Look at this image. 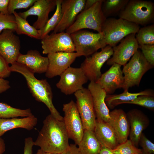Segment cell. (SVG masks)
I'll use <instances>...</instances> for the list:
<instances>
[{"mask_svg": "<svg viewBox=\"0 0 154 154\" xmlns=\"http://www.w3.org/2000/svg\"><path fill=\"white\" fill-rule=\"evenodd\" d=\"M69 139L63 120L50 114L44 120L34 144L45 152L58 154L68 148Z\"/></svg>", "mask_w": 154, "mask_h": 154, "instance_id": "cell-1", "label": "cell"}, {"mask_svg": "<svg viewBox=\"0 0 154 154\" xmlns=\"http://www.w3.org/2000/svg\"><path fill=\"white\" fill-rule=\"evenodd\" d=\"M9 70L11 72H17L23 75L30 92L35 100L45 104L49 110L50 114L55 118L63 120V117L53 105L52 88L46 79H37L35 76V73L30 68L17 62L11 64Z\"/></svg>", "mask_w": 154, "mask_h": 154, "instance_id": "cell-2", "label": "cell"}, {"mask_svg": "<svg viewBox=\"0 0 154 154\" xmlns=\"http://www.w3.org/2000/svg\"><path fill=\"white\" fill-rule=\"evenodd\" d=\"M139 29V25L124 19L109 17L104 23L101 33L107 45L113 47L128 35L136 34Z\"/></svg>", "mask_w": 154, "mask_h": 154, "instance_id": "cell-3", "label": "cell"}, {"mask_svg": "<svg viewBox=\"0 0 154 154\" xmlns=\"http://www.w3.org/2000/svg\"><path fill=\"white\" fill-rule=\"evenodd\" d=\"M103 1L100 0L90 8L83 10L65 32L71 34L84 29H88L101 33L102 26L106 19L102 9Z\"/></svg>", "mask_w": 154, "mask_h": 154, "instance_id": "cell-4", "label": "cell"}, {"mask_svg": "<svg viewBox=\"0 0 154 154\" xmlns=\"http://www.w3.org/2000/svg\"><path fill=\"white\" fill-rule=\"evenodd\" d=\"M70 34L77 57L90 56L107 45L102 33L81 30Z\"/></svg>", "mask_w": 154, "mask_h": 154, "instance_id": "cell-5", "label": "cell"}, {"mask_svg": "<svg viewBox=\"0 0 154 154\" xmlns=\"http://www.w3.org/2000/svg\"><path fill=\"white\" fill-rule=\"evenodd\" d=\"M119 16V18L139 25L145 26L154 21V3L151 1L129 0Z\"/></svg>", "mask_w": 154, "mask_h": 154, "instance_id": "cell-6", "label": "cell"}, {"mask_svg": "<svg viewBox=\"0 0 154 154\" xmlns=\"http://www.w3.org/2000/svg\"><path fill=\"white\" fill-rule=\"evenodd\" d=\"M153 67L145 59L141 52L138 50L129 62L123 66L122 71L124 80L122 88L124 91L128 90L130 88L138 86L145 74Z\"/></svg>", "mask_w": 154, "mask_h": 154, "instance_id": "cell-7", "label": "cell"}, {"mask_svg": "<svg viewBox=\"0 0 154 154\" xmlns=\"http://www.w3.org/2000/svg\"><path fill=\"white\" fill-rule=\"evenodd\" d=\"M63 121L69 138L78 145L82 138L84 129L76 103L71 100L63 105Z\"/></svg>", "mask_w": 154, "mask_h": 154, "instance_id": "cell-8", "label": "cell"}, {"mask_svg": "<svg viewBox=\"0 0 154 154\" xmlns=\"http://www.w3.org/2000/svg\"><path fill=\"white\" fill-rule=\"evenodd\" d=\"M76 104L84 130L94 131L96 119L92 95L83 87L74 93Z\"/></svg>", "mask_w": 154, "mask_h": 154, "instance_id": "cell-9", "label": "cell"}, {"mask_svg": "<svg viewBox=\"0 0 154 154\" xmlns=\"http://www.w3.org/2000/svg\"><path fill=\"white\" fill-rule=\"evenodd\" d=\"M113 54L112 47L107 45L100 52H97L86 57L80 68L88 80L96 82L99 78L102 75L101 68Z\"/></svg>", "mask_w": 154, "mask_h": 154, "instance_id": "cell-10", "label": "cell"}, {"mask_svg": "<svg viewBox=\"0 0 154 154\" xmlns=\"http://www.w3.org/2000/svg\"><path fill=\"white\" fill-rule=\"evenodd\" d=\"M56 87L66 95L74 94L82 89L88 79L80 68L70 67L60 76Z\"/></svg>", "mask_w": 154, "mask_h": 154, "instance_id": "cell-11", "label": "cell"}, {"mask_svg": "<svg viewBox=\"0 0 154 154\" xmlns=\"http://www.w3.org/2000/svg\"><path fill=\"white\" fill-rule=\"evenodd\" d=\"M42 53L74 52L75 46L70 34L66 32L52 33L41 40Z\"/></svg>", "mask_w": 154, "mask_h": 154, "instance_id": "cell-12", "label": "cell"}, {"mask_svg": "<svg viewBox=\"0 0 154 154\" xmlns=\"http://www.w3.org/2000/svg\"><path fill=\"white\" fill-rule=\"evenodd\" d=\"M135 35L132 33L128 35L118 45L112 47L113 54L112 57L107 61V65H112L116 63L123 66L127 63L139 48Z\"/></svg>", "mask_w": 154, "mask_h": 154, "instance_id": "cell-13", "label": "cell"}, {"mask_svg": "<svg viewBox=\"0 0 154 154\" xmlns=\"http://www.w3.org/2000/svg\"><path fill=\"white\" fill-rule=\"evenodd\" d=\"M20 48V38L13 31L4 30L0 34V54L9 64L16 62Z\"/></svg>", "mask_w": 154, "mask_h": 154, "instance_id": "cell-14", "label": "cell"}, {"mask_svg": "<svg viewBox=\"0 0 154 154\" xmlns=\"http://www.w3.org/2000/svg\"><path fill=\"white\" fill-rule=\"evenodd\" d=\"M86 0H62L60 21L53 33L65 32L74 23L78 15L84 9Z\"/></svg>", "mask_w": 154, "mask_h": 154, "instance_id": "cell-15", "label": "cell"}, {"mask_svg": "<svg viewBox=\"0 0 154 154\" xmlns=\"http://www.w3.org/2000/svg\"><path fill=\"white\" fill-rule=\"evenodd\" d=\"M56 7V0H36L27 10L18 13L20 16L27 19L30 15L37 16L33 26L37 30L42 28L49 19L50 13Z\"/></svg>", "mask_w": 154, "mask_h": 154, "instance_id": "cell-16", "label": "cell"}, {"mask_svg": "<svg viewBox=\"0 0 154 154\" xmlns=\"http://www.w3.org/2000/svg\"><path fill=\"white\" fill-rule=\"evenodd\" d=\"M47 55L48 64L45 76L48 78L60 76L77 57L75 52H58Z\"/></svg>", "mask_w": 154, "mask_h": 154, "instance_id": "cell-17", "label": "cell"}, {"mask_svg": "<svg viewBox=\"0 0 154 154\" xmlns=\"http://www.w3.org/2000/svg\"><path fill=\"white\" fill-rule=\"evenodd\" d=\"M121 67L119 64H113L96 82L107 94H113L117 89L122 88L124 80Z\"/></svg>", "mask_w": 154, "mask_h": 154, "instance_id": "cell-18", "label": "cell"}, {"mask_svg": "<svg viewBox=\"0 0 154 154\" xmlns=\"http://www.w3.org/2000/svg\"><path fill=\"white\" fill-rule=\"evenodd\" d=\"M88 88L92 96L97 119L109 123L110 117L109 109L105 102L106 92L95 82H90Z\"/></svg>", "mask_w": 154, "mask_h": 154, "instance_id": "cell-19", "label": "cell"}, {"mask_svg": "<svg viewBox=\"0 0 154 154\" xmlns=\"http://www.w3.org/2000/svg\"><path fill=\"white\" fill-rule=\"evenodd\" d=\"M127 116L130 126L129 139L137 147L143 131L148 125V119L141 111L137 109L129 111Z\"/></svg>", "mask_w": 154, "mask_h": 154, "instance_id": "cell-20", "label": "cell"}, {"mask_svg": "<svg viewBox=\"0 0 154 154\" xmlns=\"http://www.w3.org/2000/svg\"><path fill=\"white\" fill-rule=\"evenodd\" d=\"M94 132L102 147L112 149L119 144L114 130L108 123L96 119Z\"/></svg>", "mask_w": 154, "mask_h": 154, "instance_id": "cell-21", "label": "cell"}, {"mask_svg": "<svg viewBox=\"0 0 154 154\" xmlns=\"http://www.w3.org/2000/svg\"><path fill=\"white\" fill-rule=\"evenodd\" d=\"M110 119L109 122L114 130L119 144L127 139L130 128L127 115L121 109H115L110 112Z\"/></svg>", "mask_w": 154, "mask_h": 154, "instance_id": "cell-22", "label": "cell"}, {"mask_svg": "<svg viewBox=\"0 0 154 154\" xmlns=\"http://www.w3.org/2000/svg\"><path fill=\"white\" fill-rule=\"evenodd\" d=\"M16 62L25 65L35 73H45L48 64V57L42 56L36 50H29L25 54L20 53Z\"/></svg>", "mask_w": 154, "mask_h": 154, "instance_id": "cell-23", "label": "cell"}, {"mask_svg": "<svg viewBox=\"0 0 154 154\" xmlns=\"http://www.w3.org/2000/svg\"><path fill=\"white\" fill-rule=\"evenodd\" d=\"M37 121V118L34 115L22 118H0V137L7 131L16 128L31 130L36 125Z\"/></svg>", "mask_w": 154, "mask_h": 154, "instance_id": "cell-24", "label": "cell"}, {"mask_svg": "<svg viewBox=\"0 0 154 154\" xmlns=\"http://www.w3.org/2000/svg\"><path fill=\"white\" fill-rule=\"evenodd\" d=\"M154 96V91L151 89H147L136 93H131L128 90H124L119 94H107L105 102L107 106L112 108L125 102L133 100L140 96Z\"/></svg>", "mask_w": 154, "mask_h": 154, "instance_id": "cell-25", "label": "cell"}, {"mask_svg": "<svg viewBox=\"0 0 154 154\" xmlns=\"http://www.w3.org/2000/svg\"><path fill=\"white\" fill-rule=\"evenodd\" d=\"M78 145L80 154H99L102 146L94 131L84 130L82 139Z\"/></svg>", "mask_w": 154, "mask_h": 154, "instance_id": "cell-26", "label": "cell"}, {"mask_svg": "<svg viewBox=\"0 0 154 154\" xmlns=\"http://www.w3.org/2000/svg\"><path fill=\"white\" fill-rule=\"evenodd\" d=\"M16 23L15 31L18 35H25L32 38L40 40L38 30L30 25L27 20L21 17L15 11L13 13Z\"/></svg>", "mask_w": 154, "mask_h": 154, "instance_id": "cell-27", "label": "cell"}, {"mask_svg": "<svg viewBox=\"0 0 154 154\" xmlns=\"http://www.w3.org/2000/svg\"><path fill=\"white\" fill-rule=\"evenodd\" d=\"M62 0H56V9L52 16L49 19L44 27L38 30L40 40L53 31L60 22L62 17L61 4Z\"/></svg>", "mask_w": 154, "mask_h": 154, "instance_id": "cell-28", "label": "cell"}, {"mask_svg": "<svg viewBox=\"0 0 154 154\" xmlns=\"http://www.w3.org/2000/svg\"><path fill=\"white\" fill-rule=\"evenodd\" d=\"M129 0H104L102 5L103 13L107 19L119 14Z\"/></svg>", "mask_w": 154, "mask_h": 154, "instance_id": "cell-29", "label": "cell"}, {"mask_svg": "<svg viewBox=\"0 0 154 154\" xmlns=\"http://www.w3.org/2000/svg\"><path fill=\"white\" fill-rule=\"evenodd\" d=\"M33 115L31 110L21 109L13 108L9 105L0 102V118H9L19 117H26Z\"/></svg>", "mask_w": 154, "mask_h": 154, "instance_id": "cell-30", "label": "cell"}, {"mask_svg": "<svg viewBox=\"0 0 154 154\" xmlns=\"http://www.w3.org/2000/svg\"><path fill=\"white\" fill-rule=\"evenodd\" d=\"M135 35L139 45H154V25L140 28Z\"/></svg>", "mask_w": 154, "mask_h": 154, "instance_id": "cell-31", "label": "cell"}, {"mask_svg": "<svg viewBox=\"0 0 154 154\" xmlns=\"http://www.w3.org/2000/svg\"><path fill=\"white\" fill-rule=\"evenodd\" d=\"M110 150L115 154H143L142 150L137 148L130 139Z\"/></svg>", "mask_w": 154, "mask_h": 154, "instance_id": "cell-32", "label": "cell"}, {"mask_svg": "<svg viewBox=\"0 0 154 154\" xmlns=\"http://www.w3.org/2000/svg\"><path fill=\"white\" fill-rule=\"evenodd\" d=\"M36 0H9L8 7L9 14L13 15L17 9H26L31 7Z\"/></svg>", "mask_w": 154, "mask_h": 154, "instance_id": "cell-33", "label": "cell"}, {"mask_svg": "<svg viewBox=\"0 0 154 154\" xmlns=\"http://www.w3.org/2000/svg\"><path fill=\"white\" fill-rule=\"evenodd\" d=\"M16 28L15 17L13 14L0 13V34L6 29H10L14 32Z\"/></svg>", "mask_w": 154, "mask_h": 154, "instance_id": "cell-34", "label": "cell"}, {"mask_svg": "<svg viewBox=\"0 0 154 154\" xmlns=\"http://www.w3.org/2000/svg\"><path fill=\"white\" fill-rule=\"evenodd\" d=\"M124 104L138 105L153 110L154 109V97L146 95L140 96L133 100L125 102Z\"/></svg>", "mask_w": 154, "mask_h": 154, "instance_id": "cell-35", "label": "cell"}, {"mask_svg": "<svg viewBox=\"0 0 154 154\" xmlns=\"http://www.w3.org/2000/svg\"><path fill=\"white\" fill-rule=\"evenodd\" d=\"M139 48L147 60L152 66H154V45H139Z\"/></svg>", "mask_w": 154, "mask_h": 154, "instance_id": "cell-36", "label": "cell"}, {"mask_svg": "<svg viewBox=\"0 0 154 154\" xmlns=\"http://www.w3.org/2000/svg\"><path fill=\"white\" fill-rule=\"evenodd\" d=\"M139 143L142 148L143 154H153L154 153V144L142 133Z\"/></svg>", "mask_w": 154, "mask_h": 154, "instance_id": "cell-37", "label": "cell"}, {"mask_svg": "<svg viewBox=\"0 0 154 154\" xmlns=\"http://www.w3.org/2000/svg\"><path fill=\"white\" fill-rule=\"evenodd\" d=\"M9 64L0 54V78H4L9 77L11 72Z\"/></svg>", "mask_w": 154, "mask_h": 154, "instance_id": "cell-38", "label": "cell"}, {"mask_svg": "<svg viewBox=\"0 0 154 154\" xmlns=\"http://www.w3.org/2000/svg\"><path fill=\"white\" fill-rule=\"evenodd\" d=\"M34 145V141L31 137L26 138L24 141L23 154H33V148Z\"/></svg>", "mask_w": 154, "mask_h": 154, "instance_id": "cell-39", "label": "cell"}, {"mask_svg": "<svg viewBox=\"0 0 154 154\" xmlns=\"http://www.w3.org/2000/svg\"><path fill=\"white\" fill-rule=\"evenodd\" d=\"M75 144H71L67 149L58 154H80L78 147Z\"/></svg>", "mask_w": 154, "mask_h": 154, "instance_id": "cell-40", "label": "cell"}, {"mask_svg": "<svg viewBox=\"0 0 154 154\" xmlns=\"http://www.w3.org/2000/svg\"><path fill=\"white\" fill-rule=\"evenodd\" d=\"M10 88L8 81L3 78H0V94L3 93Z\"/></svg>", "mask_w": 154, "mask_h": 154, "instance_id": "cell-41", "label": "cell"}, {"mask_svg": "<svg viewBox=\"0 0 154 154\" xmlns=\"http://www.w3.org/2000/svg\"><path fill=\"white\" fill-rule=\"evenodd\" d=\"M9 0H0V13L8 14V7Z\"/></svg>", "mask_w": 154, "mask_h": 154, "instance_id": "cell-42", "label": "cell"}, {"mask_svg": "<svg viewBox=\"0 0 154 154\" xmlns=\"http://www.w3.org/2000/svg\"><path fill=\"white\" fill-rule=\"evenodd\" d=\"M100 0H86L84 9L83 10L88 9Z\"/></svg>", "mask_w": 154, "mask_h": 154, "instance_id": "cell-43", "label": "cell"}, {"mask_svg": "<svg viewBox=\"0 0 154 154\" xmlns=\"http://www.w3.org/2000/svg\"><path fill=\"white\" fill-rule=\"evenodd\" d=\"M6 147L4 140L0 137V154H3L5 152Z\"/></svg>", "mask_w": 154, "mask_h": 154, "instance_id": "cell-44", "label": "cell"}, {"mask_svg": "<svg viewBox=\"0 0 154 154\" xmlns=\"http://www.w3.org/2000/svg\"><path fill=\"white\" fill-rule=\"evenodd\" d=\"M99 154H115L110 150L107 148L102 147Z\"/></svg>", "mask_w": 154, "mask_h": 154, "instance_id": "cell-45", "label": "cell"}, {"mask_svg": "<svg viewBox=\"0 0 154 154\" xmlns=\"http://www.w3.org/2000/svg\"><path fill=\"white\" fill-rule=\"evenodd\" d=\"M35 154H52L50 153L45 152L40 149H38Z\"/></svg>", "mask_w": 154, "mask_h": 154, "instance_id": "cell-46", "label": "cell"}, {"mask_svg": "<svg viewBox=\"0 0 154 154\" xmlns=\"http://www.w3.org/2000/svg\"></svg>", "mask_w": 154, "mask_h": 154, "instance_id": "cell-47", "label": "cell"}]
</instances>
